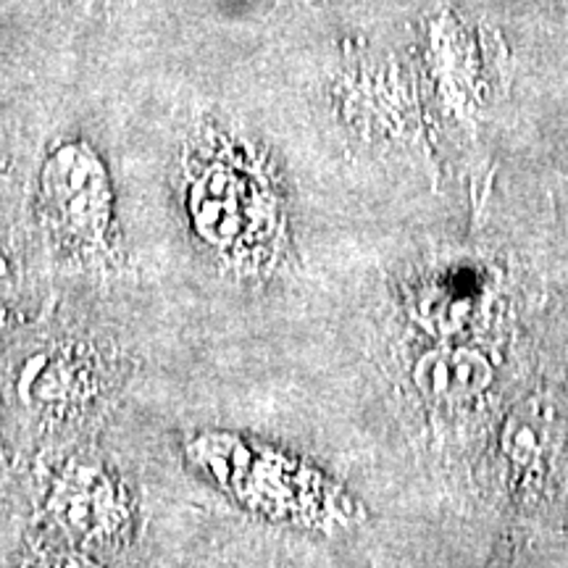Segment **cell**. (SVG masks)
<instances>
[{"instance_id":"6da1fadb","label":"cell","mask_w":568,"mask_h":568,"mask_svg":"<svg viewBox=\"0 0 568 568\" xmlns=\"http://www.w3.org/2000/svg\"><path fill=\"white\" fill-rule=\"evenodd\" d=\"M42 190L55 216L71 230L95 226L109 209L101 161L82 145L61 148L51 155L42 174Z\"/></svg>"},{"instance_id":"7a4b0ae2","label":"cell","mask_w":568,"mask_h":568,"mask_svg":"<svg viewBox=\"0 0 568 568\" xmlns=\"http://www.w3.org/2000/svg\"><path fill=\"white\" fill-rule=\"evenodd\" d=\"M489 364L479 353L466 347L426 353L416 364L414 382L432 400L458 403L479 395L489 385Z\"/></svg>"},{"instance_id":"3957f363","label":"cell","mask_w":568,"mask_h":568,"mask_svg":"<svg viewBox=\"0 0 568 568\" xmlns=\"http://www.w3.org/2000/svg\"><path fill=\"white\" fill-rule=\"evenodd\" d=\"M568 432V406L556 397H531L518 408L506 429V450L518 466L527 468L548 458Z\"/></svg>"}]
</instances>
